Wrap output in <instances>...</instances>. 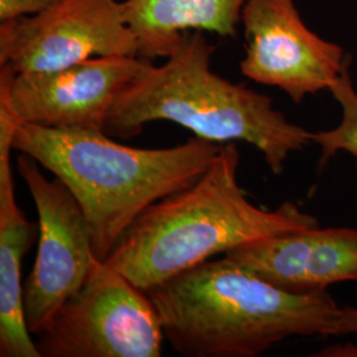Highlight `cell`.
<instances>
[{
	"label": "cell",
	"instance_id": "6da1fadb",
	"mask_svg": "<svg viewBox=\"0 0 357 357\" xmlns=\"http://www.w3.org/2000/svg\"><path fill=\"white\" fill-rule=\"evenodd\" d=\"M169 345L187 357H257L293 336H333L328 291L293 294L222 255L147 291Z\"/></svg>",
	"mask_w": 357,
	"mask_h": 357
},
{
	"label": "cell",
	"instance_id": "7a4b0ae2",
	"mask_svg": "<svg viewBox=\"0 0 357 357\" xmlns=\"http://www.w3.org/2000/svg\"><path fill=\"white\" fill-rule=\"evenodd\" d=\"M238 167L236 143L222 144L190 187L147 208L105 262L147 293L243 243L319 227L295 203L274 211L253 204L238 183Z\"/></svg>",
	"mask_w": 357,
	"mask_h": 357
},
{
	"label": "cell",
	"instance_id": "3957f363",
	"mask_svg": "<svg viewBox=\"0 0 357 357\" xmlns=\"http://www.w3.org/2000/svg\"><path fill=\"white\" fill-rule=\"evenodd\" d=\"M13 150L26 153L75 195L105 262L142 213L203 175L222 144L195 137L168 149H137L105 131L20 123Z\"/></svg>",
	"mask_w": 357,
	"mask_h": 357
},
{
	"label": "cell",
	"instance_id": "277c9868",
	"mask_svg": "<svg viewBox=\"0 0 357 357\" xmlns=\"http://www.w3.org/2000/svg\"><path fill=\"white\" fill-rule=\"evenodd\" d=\"M215 50L202 32H187L165 64L150 63L119 96L106 132L132 138L150 122L168 121L204 141L249 143L280 175L289 155L312 142V132L289 122L268 96L216 75L211 68Z\"/></svg>",
	"mask_w": 357,
	"mask_h": 357
},
{
	"label": "cell",
	"instance_id": "5b68a950",
	"mask_svg": "<svg viewBox=\"0 0 357 357\" xmlns=\"http://www.w3.org/2000/svg\"><path fill=\"white\" fill-rule=\"evenodd\" d=\"M165 340L150 295L100 261L35 343L41 357H159Z\"/></svg>",
	"mask_w": 357,
	"mask_h": 357
},
{
	"label": "cell",
	"instance_id": "8992f818",
	"mask_svg": "<svg viewBox=\"0 0 357 357\" xmlns=\"http://www.w3.org/2000/svg\"><path fill=\"white\" fill-rule=\"evenodd\" d=\"M38 166L26 153L17 158V172L38 216V255L23 287L24 318L32 335L45 328L100 262L88 220L75 195L60 178H47Z\"/></svg>",
	"mask_w": 357,
	"mask_h": 357
},
{
	"label": "cell",
	"instance_id": "52a82bcc",
	"mask_svg": "<svg viewBox=\"0 0 357 357\" xmlns=\"http://www.w3.org/2000/svg\"><path fill=\"white\" fill-rule=\"evenodd\" d=\"M139 57L123 0H61L35 16L0 22V66L15 73L63 69L94 57Z\"/></svg>",
	"mask_w": 357,
	"mask_h": 357
},
{
	"label": "cell",
	"instance_id": "ba28073f",
	"mask_svg": "<svg viewBox=\"0 0 357 357\" xmlns=\"http://www.w3.org/2000/svg\"><path fill=\"white\" fill-rule=\"evenodd\" d=\"M243 76L283 90L295 103L330 90L345 66L342 47L303 23L294 0H249L243 10Z\"/></svg>",
	"mask_w": 357,
	"mask_h": 357
},
{
	"label": "cell",
	"instance_id": "9c48e42d",
	"mask_svg": "<svg viewBox=\"0 0 357 357\" xmlns=\"http://www.w3.org/2000/svg\"><path fill=\"white\" fill-rule=\"evenodd\" d=\"M149 65L141 57L106 56L51 72L16 73L13 112L20 123L106 132L116 100Z\"/></svg>",
	"mask_w": 357,
	"mask_h": 357
},
{
	"label": "cell",
	"instance_id": "30bf717a",
	"mask_svg": "<svg viewBox=\"0 0 357 357\" xmlns=\"http://www.w3.org/2000/svg\"><path fill=\"white\" fill-rule=\"evenodd\" d=\"M224 255L289 293H320L333 283L357 281V230L351 228L287 231Z\"/></svg>",
	"mask_w": 357,
	"mask_h": 357
},
{
	"label": "cell",
	"instance_id": "8fae6325",
	"mask_svg": "<svg viewBox=\"0 0 357 357\" xmlns=\"http://www.w3.org/2000/svg\"><path fill=\"white\" fill-rule=\"evenodd\" d=\"M11 150L0 144V356L41 357L26 327L22 284V261L38 227L16 202Z\"/></svg>",
	"mask_w": 357,
	"mask_h": 357
},
{
	"label": "cell",
	"instance_id": "7c38bea8",
	"mask_svg": "<svg viewBox=\"0 0 357 357\" xmlns=\"http://www.w3.org/2000/svg\"><path fill=\"white\" fill-rule=\"evenodd\" d=\"M249 0H123L144 60L167 59L188 31L234 36Z\"/></svg>",
	"mask_w": 357,
	"mask_h": 357
},
{
	"label": "cell",
	"instance_id": "4fadbf2b",
	"mask_svg": "<svg viewBox=\"0 0 357 357\" xmlns=\"http://www.w3.org/2000/svg\"><path fill=\"white\" fill-rule=\"evenodd\" d=\"M330 91L340 105L343 115L337 128L312 132V142L320 147V166L340 151L351 153L357 163V91L354 89L348 65L332 84Z\"/></svg>",
	"mask_w": 357,
	"mask_h": 357
},
{
	"label": "cell",
	"instance_id": "5bb4252c",
	"mask_svg": "<svg viewBox=\"0 0 357 357\" xmlns=\"http://www.w3.org/2000/svg\"><path fill=\"white\" fill-rule=\"evenodd\" d=\"M61 0H0V22L35 16L50 10Z\"/></svg>",
	"mask_w": 357,
	"mask_h": 357
},
{
	"label": "cell",
	"instance_id": "9a60e30c",
	"mask_svg": "<svg viewBox=\"0 0 357 357\" xmlns=\"http://www.w3.org/2000/svg\"><path fill=\"white\" fill-rule=\"evenodd\" d=\"M340 335H357V307H340L333 336Z\"/></svg>",
	"mask_w": 357,
	"mask_h": 357
},
{
	"label": "cell",
	"instance_id": "2e32d148",
	"mask_svg": "<svg viewBox=\"0 0 357 357\" xmlns=\"http://www.w3.org/2000/svg\"><path fill=\"white\" fill-rule=\"evenodd\" d=\"M315 356L320 357H357V344L347 343V344L328 345L323 348Z\"/></svg>",
	"mask_w": 357,
	"mask_h": 357
}]
</instances>
